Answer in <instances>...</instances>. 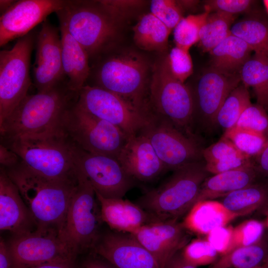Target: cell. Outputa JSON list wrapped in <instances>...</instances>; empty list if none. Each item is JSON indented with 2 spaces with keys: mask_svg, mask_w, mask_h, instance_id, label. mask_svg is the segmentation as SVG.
<instances>
[{
  "mask_svg": "<svg viewBox=\"0 0 268 268\" xmlns=\"http://www.w3.org/2000/svg\"><path fill=\"white\" fill-rule=\"evenodd\" d=\"M134 40L141 49L162 52L168 47L171 31L151 12L143 15L133 27Z\"/></svg>",
  "mask_w": 268,
  "mask_h": 268,
  "instance_id": "obj_28",
  "label": "cell"
},
{
  "mask_svg": "<svg viewBox=\"0 0 268 268\" xmlns=\"http://www.w3.org/2000/svg\"><path fill=\"white\" fill-rule=\"evenodd\" d=\"M264 3L265 7L268 12V0H264Z\"/></svg>",
  "mask_w": 268,
  "mask_h": 268,
  "instance_id": "obj_55",
  "label": "cell"
},
{
  "mask_svg": "<svg viewBox=\"0 0 268 268\" xmlns=\"http://www.w3.org/2000/svg\"><path fill=\"white\" fill-rule=\"evenodd\" d=\"M209 174L202 160L183 166L140 198L137 204L159 221L178 220L197 201L201 185Z\"/></svg>",
  "mask_w": 268,
  "mask_h": 268,
  "instance_id": "obj_4",
  "label": "cell"
},
{
  "mask_svg": "<svg viewBox=\"0 0 268 268\" xmlns=\"http://www.w3.org/2000/svg\"><path fill=\"white\" fill-rule=\"evenodd\" d=\"M252 51L244 41L231 34L209 52L210 67L225 74H239Z\"/></svg>",
  "mask_w": 268,
  "mask_h": 268,
  "instance_id": "obj_27",
  "label": "cell"
},
{
  "mask_svg": "<svg viewBox=\"0 0 268 268\" xmlns=\"http://www.w3.org/2000/svg\"><path fill=\"white\" fill-rule=\"evenodd\" d=\"M62 130L82 149L117 159L128 138L119 128L87 112L77 104L65 117Z\"/></svg>",
  "mask_w": 268,
  "mask_h": 268,
  "instance_id": "obj_9",
  "label": "cell"
},
{
  "mask_svg": "<svg viewBox=\"0 0 268 268\" xmlns=\"http://www.w3.org/2000/svg\"><path fill=\"white\" fill-rule=\"evenodd\" d=\"M230 31L255 53L268 56V21L255 16L246 17L233 23Z\"/></svg>",
  "mask_w": 268,
  "mask_h": 268,
  "instance_id": "obj_32",
  "label": "cell"
},
{
  "mask_svg": "<svg viewBox=\"0 0 268 268\" xmlns=\"http://www.w3.org/2000/svg\"><path fill=\"white\" fill-rule=\"evenodd\" d=\"M77 104L90 114L116 126L128 137L138 134L152 117L118 95L96 86L85 84L79 92Z\"/></svg>",
  "mask_w": 268,
  "mask_h": 268,
  "instance_id": "obj_11",
  "label": "cell"
},
{
  "mask_svg": "<svg viewBox=\"0 0 268 268\" xmlns=\"http://www.w3.org/2000/svg\"><path fill=\"white\" fill-rule=\"evenodd\" d=\"M112 16L117 21L130 10L137 7L142 1L133 0H100Z\"/></svg>",
  "mask_w": 268,
  "mask_h": 268,
  "instance_id": "obj_44",
  "label": "cell"
},
{
  "mask_svg": "<svg viewBox=\"0 0 268 268\" xmlns=\"http://www.w3.org/2000/svg\"><path fill=\"white\" fill-rule=\"evenodd\" d=\"M268 253V245L262 239L248 246L235 248L220 256L209 268H257L263 266Z\"/></svg>",
  "mask_w": 268,
  "mask_h": 268,
  "instance_id": "obj_31",
  "label": "cell"
},
{
  "mask_svg": "<svg viewBox=\"0 0 268 268\" xmlns=\"http://www.w3.org/2000/svg\"><path fill=\"white\" fill-rule=\"evenodd\" d=\"M148 66L145 59L133 52L104 58L96 68V86L121 97L148 114L152 111L145 96Z\"/></svg>",
  "mask_w": 268,
  "mask_h": 268,
  "instance_id": "obj_6",
  "label": "cell"
},
{
  "mask_svg": "<svg viewBox=\"0 0 268 268\" xmlns=\"http://www.w3.org/2000/svg\"><path fill=\"white\" fill-rule=\"evenodd\" d=\"M190 233L178 219L157 221L144 225L132 234L153 256L160 268L166 267L190 241Z\"/></svg>",
  "mask_w": 268,
  "mask_h": 268,
  "instance_id": "obj_18",
  "label": "cell"
},
{
  "mask_svg": "<svg viewBox=\"0 0 268 268\" xmlns=\"http://www.w3.org/2000/svg\"><path fill=\"white\" fill-rule=\"evenodd\" d=\"M263 266L265 268H268V253Z\"/></svg>",
  "mask_w": 268,
  "mask_h": 268,
  "instance_id": "obj_54",
  "label": "cell"
},
{
  "mask_svg": "<svg viewBox=\"0 0 268 268\" xmlns=\"http://www.w3.org/2000/svg\"><path fill=\"white\" fill-rule=\"evenodd\" d=\"M94 255L86 260L79 268H116L104 259L95 254Z\"/></svg>",
  "mask_w": 268,
  "mask_h": 268,
  "instance_id": "obj_48",
  "label": "cell"
},
{
  "mask_svg": "<svg viewBox=\"0 0 268 268\" xmlns=\"http://www.w3.org/2000/svg\"><path fill=\"white\" fill-rule=\"evenodd\" d=\"M3 168L18 188L37 229L61 233L77 183L49 179L28 168L21 160L12 167Z\"/></svg>",
  "mask_w": 268,
  "mask_h": 268,
  "instance_id": "obj_2",
  "label": "cell"
},
{
  "mask_svg": "<svg viewBox=\"0 0 268 268\" xmlns=\"http://www.w3.org/2000/svg\"><path fill=\"white\" fill-rule=\"evenodd\" d=\"M75 261H65L43 264L41 265L14 268H75Z\"/></svg>",
  "mask_w": 268,
  "mask_h": 268,
  "instance_id": "obj_49",
  "label": "cell"
},
{
  "mask_svg": "<svg viewBox=\"0 0 268 268\" xmlns=\"http://www.w3.org/2000/svg\"><path fill=\"white\" fill-rule=\"evenodd\" d=\"M0 229L14 236L37 229L35 222L19 192L4 169H0Z\"/></svg>",
  "mask_w": 268,
  "mask_h": 268,
  "instance_id": "obj_21",
  "label": "cell"
},
{
  "mask_svg": "<svg viewBox=\"0 0 268 268\" xmlns=\"http://www.w3.org/2000/svg\"><path fill=\"white\" fill-rule=\"evenodd\" d=\"M257 176L252 164L208 177L201 185L197 201L222 198L256 183Z\"/></svg>",
  "mask_w": 268,
  "mask_h": 268,
  "instance_id": "obj_25",
  "label": "cell"
},
{
  "mask_svg": "<svg viewBox=\"0 0 268 268\" xmlns=\"http://www.w3.org/2000/svg\"><path fill=\"white\" fill-rule=\"evenodd\" d=\"M78 96L67 80L48 90L27 95L0 124V140L63 132L65 117Z\"/></svg>",
  "mask_w": 268,
  "mask_h": 268,
  "instance_id": "obj_1",
  "label": "cell"
},
{
  "mask_svg": "<svg viewBox=\"0 0 268 268\" xmlns=\"http://www.w3.org/2000/svg\"><path fill=\"white\" fill-rule=\"evenodd\" d=\"M13 0H0V15L7 11L16 1Z\"/></svg>",
  "mask_w": 268,
  "mask_h": 268,
  "instance_id": "obj_51",
  "label": "cell"
},
{
  "mask_svg": "<svg viewBox=\"0 0 268 268\" xmlns=\"http://www.w3.org/2000/svg\"><path fill=\"white\" fill-rule=\"evenodd\" d=\"M223 136L231 141L242 153L251 158L260 153L268 138L261 134L236 127L224 132Z\"/></svg>",
  "mask_w": 268,
  "mask_h": 268,
  "instance_id": "obj_36",
  "label": "cell"
},
{
  "mask_svg": "<svg viewBox=\"0 0 268 268\" xmlns=\"http://www.w3.org/2000/svg\"><path fill=\"white\" fill-rule=\"evenodd\" d=\"M56 13L89 60L106 53L116 37L118 21L100 0H66L64 8Z\"/></svg>",
  "mask_w": 268,
  "mask_h": 268,
  "instance_id": "obj_5",
  "label": "cell"
},
{
  "mask_svg": "<svg viewBox=\"0 0 268 268\" xmlns=\"http://www.w3.org/2000/svg\"><path fill=\"white\" fill-rule=\"evenodd\" d=\"M209 13L205 10L201 13L183 17L173 29L176 46L189 50L199 42L201 29Z\"/></svg>",
  "mask_w": 268,
  "mask_h": 268,
  "instance_id": "obj_35",
  "label": "cell"
},
{
  "mask_svg": "<svg viewBox=\"0 0 268 268\" xmlns=\"http://www.w3.org/2000/svg\"><path fill=\"white\" fill-rule=\"evenodd\" d=\"M167 57L172 75L184 83L193 72V64L189 50L175 46L167 55Z\"/></svg>",
  "mask_w": 268,
  "mask_h": 268,
  "instance_id": "obj_41",
  "label": "cell"
},
{
  "mask_svg": "<svg viewBox=\"0 0 268 268\" xmlns=\"http://www.w3.org/2000/svg\"><path fill=\"white\" fill-rule=\"evenodd\" d=\"M233 227L226 225L216 228L206 236V240L217 251L220 256L228 253Z\"/></svg>",
  "mask_w": 268,
  "mask_h": 268,
  "instance_id": "obj_43",
  "label": "cell"
},
{
  "mask_svg": "<svg viewBox=\"0 0 268 268\" xmlns=\"http://www.w3.org/2000/svg\"><path fill=\"white\" fill-rule=\"evenodd\" d=\"M180 251L173 257L166 268H198L186 261L182 257Z\"/></svg>",
  "mask_w": 268,
  "mask_h": 268,
  "instance_id": "obj_50",
  "label": "cell"
},
{
  "mask_svg": "<svg viewBox=\"0 0 268 268\" xmlns=\"http://www.w3.org/2000/svg\"><path fill=\"white\" fill-rule=\"evenodd\" d=\"M60 28L46 19L36 36L33 78L38 92L48 90L67 80L64 74Z\"/></svg>",
  "mask_w": 268,
  "mask_h": 268,
  "instance_id": "obj_16",
  "label": "cell"
},
{
  "mask_svg": "<svg viewBox=\"0 0 268 268\" xmlns=\"http://www.w3.org/2000/svg\"><path fill=\"white\" fill-rule=\"evenodd\" d=\"M235 127L255 132L268 137V115L262 106L251 103L244 110Z\"/></svg>",
  "mask_w": 268,
  "mask_h": 268,
  "instance_id": "obj_39",
  "label": "cell"
},
{
  "mask_svg": "<svg viewBox=\"0 0 268 268\" xmlns=\"http://www.w3.org/2000/svg\"><path fill=\"white\" fill-rule=\"evenodd\" d=\"M28 168L49 179L76 183L71 141L63 133L0 140Z\"/></svg>",
  "mask_w": 268,
  "mask_h": 268,
  "instance_id": "obj_3",
  "label": "cell"
},
{
  "mask_svg": "<svg viewBox=\"0 0 268 268\" xmlns=\"http://www.w3.org/2000/svg\"><path fill=\"white\" fill-rule=\"evenodd\" d=\"M265 224L258 220L249 219L233 227L229 252L255 244L263 239Z\"/></svg>",
  "mask_w": 268,
  "mask_h": 268,
  "instance_id": "obj_38",
  "label": "cell"
},
{
  "mask_svg": "<svg viewBox=\"0 0 268 268\" xmlns=\"http://www.w3.org/2000/svg\"><path fill=\"white\" fill-rule=\"evenodd\" d=\"M0 268H14V262L8 245L0 238Z\"/></svg>",
  "mask_w": 268,
  "mask_h": 268,
  "instance_id": "obj_47",
  "label": "cell"
},
{
  "mask_svg": "<svg viewBox=\"0 0 268 268\" xmlns=\"http://www.w3.org/2000/svg\"><path fill=\"white\" fill-rule=\"evenodd\" d=\"M7 244L12 256L14 268L75 261L77 257L61 233L52 229H37L27 234L14 236Z\"/></svg>",
  "mask_w": 268,
  "mask_h": 268,
  "instance_id": "obj_15",
  "label": "cell"
},
{
  "mask_svg": "<svg viewBox=\"0 0 268 268\" xmlns=\"http://www.w3.org/2000/svg\"><path fill=\"white\" fill-rule=\"evenodd\" d=\"M20 161L19 157L14 151L0 143V167L4 168H10L16 165Z\"/></svg>",
  "mask_w": 268,
  "mask_h": 268,
  "instance_id": "obj_46",
  "label": "cell"
},
{
  "mask_svg": "<svg viewBox=\"0 0 268 268\" xmlns=\"http://www.w3.org/2000/svg\"><path fill=\"white\" fill-rule=\"evenodd\" d=\"M251 103L248 88L243 83L233 89L220 106L216 117V127L224 132L234 127L241 115Z\"/></svg>",
  "mask_w": 268,
  "mask_h": 268,
  "instance_id": "obj_34",
  "label": "cell"
},
{
  "mask_svg": "<svg viewBox=\"0 0 268 268\" xmlns=\"http://www.w3.org/2000/svg\"><path fill=\"white\" fill-rule=\"evenodd\" d=\"M37 35L18 39L10 50L0 52V124L27 95L31 85L30 59Z\"/></svg>",
  "mask_w": 268,
  "mask_h": 268,
  "instance_id": "obj_10",
  "label": "cell"
},
{
  "mask_svg": "<svg viewBox=\"0 0 268 268\" xmlns=\"http://www.w3.org/2000/svg\"><path fill=\"white\" fill-rule=\"evenodd\" d=\"M206 171L216 174L252 164L251 158L242 153L228 138L222 137L202 149Z\"/></svg>",
  "mask_w": 268,
  "mask_h": 268,
  "instance_id": "obj_26",
  "label": "cell"
},
{
  "mask_svg": "<svg viewBox=\"0 0 268 268\" xmlns=\"http://www.w3.org/2000/svg\"><path fill=\"white\" fill-rule=\"evenodd\" d=\"M253 158L252 164L258 174L268 176V138L260 153Z\"/></svg>",
  "mask_w": 268,
  "mask_h": 268,
  "instance_id": "obj_45",
  "label": "cell"
},
{
  "mask_svg": "<svg viewBox=\"0 0 268 268\" xmlns=\"http://www.w3.org/2000/svg\"><path fill=\"white\" fill-rule=\"evenodd\" d=\"M117 160L134 180L149 182L167 171L148 139L140 134L128 137Z\"/></svg>",
  "mask_w": 268,
  "mask_h": 268,
  "instance_id": "obj_20",
  "label": "cell"
},
{
  "mask_svg": "<svg viewBox=\"0 0 268 268\" xmlns=\"http://www.w3.org/2000/svg\"><path fill=\"white\" fill-rule=\"evenodd\" d=\"M70 141L76 167L95 192L106 198H123L133 187L135 180L117 159L88 152Z\"/></svg>",
  "mask_w": 268,
  "mask_h": 268,
  "instance_id": "obj_14",
  "label": "cell"
},
{
  "mask_svg": "<svg viewBox=\"0 0 268 268\" xmlns=\"http://www.w3.org/2000/svg\"><path fill=\"white\" fill-rule=\"evenodd\" d=\"M257 268H265L263 266H260L259 267H258Z\"/></svg>",
  "mask_w": 268,
  "mask_h": 268,
  "instance_id": "obj_56",
  "label": "cell"
},
{
  "mask_svg": "<svg viewBox=\"0 0 268 268\" xmlns=\"http://www.w3.org/2000/svg\"><path fill=\"white\" fill-rule=\"evenodd\" d=\"M66 0H20L0 17V46L21 38L53 12L64 8Z\"/></svg>",
  "mask_w": 268,
  "mask_h": 268,
  "instance_id": "obj_17",
  "label": "cell"
},
{
  "mask_svg": "<svg viewBox=\"0 0 268 268\" xmlns=\"http://www.w3.org/2000/svg\"><path fill=\"white\" fill-rule=\"evenodd\" d=\"M218 201L237 217L246 215L268 202V187L255 183L219 198Z\"/></svg>",
  "mask_w": 268,
  "mask_h": 268,
  "instance_id": "obj_29",
  "label": "cell"
},
{
  "mask_svg": "<svg viewBox=\"0 0 268 268\" xmlns=\"http://www.w3.org/2000/svg\"><path fill=\"white\" fill-rule=\"evenodd\" d=\"M265 213L266 215V222L265 224V226H266V227L268 229V207L266 208Z\"/></svg>",
  "mask_w": 268,
  "mask_h": 268,
  "instance_id": "obj_53",
  "label": "cell"
},
{
  "mask_svg": "<svg viewBox=\"0 0 268 268\" xmlns=\"http://www.w3.org/2000/svg\"><path fill=\"white\" fill-rule=\"evenodd\" d=\"M180 253L186 261L197 267L211 266L220 257L206 239L201 238L190 241Z\"/></svg>",
  "mask_w": 268,
  "mask_h": 268,
  "instance_id": "obj_37",
  "label": "cell"
},
{
  "mask_svg": "<svg viewBox=\"0 0 268 268\" xmlns=\"http://www.w3.org/2000/svg\"><path fill=\"white\" fill-rule=\"evenodd\" d=\"M250 0H208L204 2L205 10L218 12L235 16L248 11L254 3Z\"/></svg>",
  "mask_w": 268,
  "mask_h": 268,
  "instance_id": "obj_42",
  "label": "cell"
},
{
  "mask_svg": "<svg viewBox=\"0 0 268 268\" xmlns=\"http://www.w3.org/2000/svg\"><path fill=\"white\" fill-rule=\"evenodd\" d=\"M240 81L239 74H225L210 67L203 71L194 87L188 86L193 100L195 134L197 131L210 132L216 127V117L220 106Z\"/></svg>",
  "mask_w": 268,
  "mask_h": 268,
  "instance_id": "obj_13",
  "label": "cell"
},
{
  "mask_svg": "<svg viewBox=\"0 0 268 268\" xmlns=\"http://www.w3.org/2000/svg\"><path fill=\"white\" fill-rule=\"evenodd\" d=\"M178 3L181 8H190L195 5L198 3L197 0H177Z\"/></svg>",
  "mask_w": 268,
  "mask_h": 268,
  "instance_id": "obj_52",
  "label": "cell"
},
{
  "mask_svg": "<svg viewBox=\"0 0 268 268\" xmlns=\"http://www.w3.org/2000/svg\"><path fill=\"white\" fill-rule=\"evenodd\" d=\"M236 217L218 201L207 200L196 202L181 223L190 233L206 236L213 229L227 225Z\"/></svg>",
  "mask_w": 268,
  "mask_h": 268,
  "instance_id": "obj_23",
  "label": "cell"
},
{
  "mask_svg": "<svg viewBox=\"0 0 268 268\" xmlns=\"http://www.w3.org/2000/svg\"><path fill=\"white\" fill-rule=\"evenodd\" d=\"M92 251L116 268H160L151 253L130 233L111 230L101 234Z\"/></svg>",
  "mask_w": 268,
  "mask_h": 268,
  "instance_id": "obj_19",
  "label": "cell"
},
{
  "mask_svg": "<svg viewBox=\"0 0 268 268\" xmlns=\"http://www.w3.org/2000/svg\"><path fill=\"white\" fill-rule=\"evenodd\" d=\"M150 11L171 30L174 29L184 17L183 9L177 0H152L151 1Z\"/></svg>",
  "mask_w": 268,
  "mask_h": 268,
  "instance_id": "obj_40",
  "label": "cell"
},
{
  "mask_svg": "<svg viewBox=\"0 0 268 268\" xmlns=\"http://www.w3.org/2000/svg\"><path fill=\"white\" fill-rule=\"evenodd\" d=\"M60 31L64 74L70 89L79 93L90 74L89 57L83 47L61 23Z\"/></svg>",
  "mask_w": 268,
  "mask_h": 268,
  "instance_id": "obj_24",
  "label": "cell"
},
{
  "mask_svg": "<svg viewBox=\"0 0 268 268\" xmlns=\"http://www.w3.org/2000/svg\"><path fill=\"white\" fill-rule=\"evenodd\" d=\"M242 83L253 89L257 102L268 108V56L256 53L246 62L239 72Z\"/></svg>",
  "mask_w": 268,
  "mask_h": 268,
  "instance_id": "obj_30",
  "label": "cell"
},
{
  "mask_svg": "<svg viewBox=\"0 0 268 268\" xmlns=\"http://www.w3.org/2000/svg\"><path fill=\"white\" fill-rule=\"evenodd\" d=\"M149 94V104L153 114L168 119L185 134L197 140L191 91L188 86L172 75L167 55L154 65Z\"/></svg>",
  "mask_w": 268,
  "mask_h": 268,
  "instance_id": "obj_7",
  "label": "cell"
},
{
  "mask_svg": "<svg viewBox=\"0 0 268 268\" xmlns=\"http://www.w3.org/2000/svg\"><path fill=\"white\" fill-rule=\"evenodd\" d=\"M139 134L148 139L167 171L203 160L202 149L197 140L185 134L165 118L153 114Z\"/></svg>",
  "mask_w": 268,
  "mask_h": 268,
  "instance_id": "obj_12",
  "label": "cell"
},
{
  "mask_svg": "<svg viewBox=\"0 0 268 268\" xmlns=\"http://www.w3.org/2000/svg\"><path fill=\"white\" fill-rule=\"evenodd\" d=\"M235 16L222 12L209 13L200 32L199 46L203 52H209L231 33Z\"/></svg>",
  "mask_w": 268,
  "mask_h": 268,
  "instance_id": "obj_33",
  "label": "cell"
},
{
  "mask_svg": "<svg viewBox=\"0 0 268 268\" xmlns=\"http://www.w3.org/2000/svg\"><path fill=\"white\" fill-rule=\"evenodd\" d=\"M78 182L71 197L61 235L77 256L92 250L103 222L95 191L76 169Z\"/></svg>",
  "mask_w": 268,
  "mask_h": 268,
  "instance_id": "obj_8",
  "label": "cell"
},
{
  "mask_svg": "<svg viewBox=\"0 0 268 268\" xmlns=\"http://www.w3.org/2000/svg\"><path fill=\"white\" fill-rule=\"evenodd\" d=\"M95 193L102 219L113 231L132 234L144 225L159 221L138 204L123 198H106Z\"/></svg>",
  "mask_w": 268,
  "mask_h": 268,
  "instance_id": "obj_22",
  "label": "cell"
}]
</instances>
